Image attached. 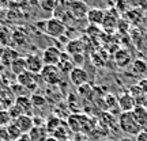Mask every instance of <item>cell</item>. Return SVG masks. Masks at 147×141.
I'll list each match as a JSON object with an SVG mask.
<instances>
[{"label": "cell", "mask_w": 147, "mask_h": 141, "mask_svg": "<svg viewBox=\"0 0 147 141\" xmlns=\"http://www.w3.org/2000/svg\"><path fill=\"white\" fill-rule=\"evenodd\" d=\"M41 8L45 11H53L55 10V5H56V1L55 0H41Z\"/></svg>", "instance_id": "cb8c5ba5"}, {"label": "cell", "mask_w": 147, "mask_h": 141, "mask_svg": "<svg viewBox=\"0 0 147 141\" xmlns=\"http://www.w3.org/2000/svg\"><path fill=\"white\" fill-rule=\"evenodd\" d=\"M135 141H147V130H142L136 136Z\"/></svg>", "instance_id": "484cf974"}, {"label": "cell", "mask_w": 147, "mask_h": 141, "mask_svg": "<svg viewBox=\"0 0 147 141\" xmlns=\"http://www.w3.org/2000/svg\"><path fill=\"white\" fill-rule=\"evenodd\" d=\"M15 126L19 129L22 134H27L29 132L32 130V128L34 126V122H33V117L32 115H19L18 118L12 121Z\"/></svg>", "instance_id": "8fae6325"}, {"label": "cell", "mask_w": 147, "mask_h": 141, "mask_svg": "<svg viewBox=\"0 0 147 141\" xmlns=\"http://www.w3.org/2000/svg\"><path fill=\"white\" fill-rule=\"evenodd\" d=\"M30 141H47L49 137V132L47 130L45 126H33L32 130L27 133Z\"/></svg>", "instance_id": "9a60e30c"}, {"label": "cell", "mask_w": 147, "mask_h": 141, "mask_svg": "<svg viewBox=\"0 0 147 141\" xmlns=\"http://www.w3.org/2000/svg\"><path fill=\"white\" fill-rule=\"evenodd\" d=\"M74 65H75V64L72 63L71 56L67 54V53H61V60H60V63H59V65H57V68L60 69V72L67 73V75H68V73L75 68Z\"/></svg>", "instance_id": "ac0fdd59"}, {"label": "cell", "mask_w": 147, "mask_h": 141, "mask_svg": "<svg viewBox=\"0 0 147 141\" xmlns=\"http://www.w3.org/2000/svg\"><path fill=\"white\" fill-rule=\"evenodd\" d=\"M119 128H120L121 132H124L128 136L136 137L142 132V128L136 122L132 111H129V113H121L120 117H119Z\"/></svg>", "instance_id": "6da1fadb"}, {"label": "cell", "mask_w": 147, "mask_h": 141, "mask_svg": "<svg viewBox=\"0 0 147 141\" xmlns=\"http://www.w3.org/2000/svg\"><path fill=\"white\" fill-rule=\"evenodd\" d=\"M115 60H116L117 67L125 68V67H128V65L131 64V53L128 52L127 49H120V50L116 52Z\"/></svg>", "instance_id": "e0dca14e"}, {"label": "cell", "mask_w": 147, "mask_h": 141, "mask_svg": "<svg viewBox=\"0 0 147 141\" xmlns=\"http://www.w3.org/2000/svg\"><path fill=\"white\" fill-rule=\"evenodd\" d=\"M16 82L19 86H22L23 88L26 90H36L37 87V79H36V75L32 72H23L22 75L16 76Z\"/></svg>", "instance_id": "9c48e42d"}, {"label": "cell", "mask_w": 147, "mask_h": 141, "mask_svg": "<svg viewBox=\"0 0 147 141\" xmlns=\"http://www.w3.org/2000/svg\"><path fill=\"white\" fill-rule=\"evenodd\" d=\"M30 100H32L33 107H37V109H40V107H42V106L47 105V100H45V98H44V96H40V95H36V94L30 98Z\"/></svg>", "instance_id": "603a6c76"}, {"label": "cell", "mask_w": 147, "mask_h": 141, "mask_svg": "<svg viewBox=\"0 0 147 141\" xmlns=\"http://www.w3.org/2000/svg\"><path fill=\"white\" fill-rule=\"evenodd\" d=\"M11 122H12V118H11L8 110H0V126L7 128Z\"/></svg>", "instance_id": "7402d4cb"}, {"label": "cell", "mask_w": 147, "mask_h": 141, "mask_svg": "<svg viewBox=\"0 0 147 141\" xmlns=\"http://www.w3.org/2000/svg\"><path fill=\"white\" fill-rule=\"evenodd\" d=\"M18 57H21L19 53L16 52L15 49H12V47L3 46L0 49V64H3L5 67H10Z\"/></svg>", "instance_id": "ba28073f"}, {"label": "cell", "mask_w": 147, "mask_h": 141, "mask_svg": "<svg viewBox=\"0 0 147 141\" xmlns=\"http://www.w3.org/2000/svg\"><path fill=\"white\" fill-rule=\"evenodd\" d=\"M61 124H63V121L60 120V118L55 117V115H51V117L45 121V128H47V130L49 132V133H53Z\"/></svg>", "instance_id": "ffe728a7"}, {"label": "cell", "mask_w": 147, "mask_h": 141, "mask_svg": "<svg viewBox=\"0 0 147 141\" xmlns=\"http://www.w3.org/2000/svg\"><path fill=\"white\" fill-rule=\"evenodd\" d=\"M10 69L15 76H19V75H22L23 72H26L27 67H26V60H25V57H18L16 58L15 61L10 65Z\"/></svg>", "instance_id": "d6986e66"}, {"label": "cell", "mask_w": 147, "mask_h": 141, "mask_svg": "<svg viewBox=\"0 0 147 141\" xmlns=\"http://www.w3.org/2000/svg\"><path fill=\"white\" fill-rule=\"evenodd\" d=\"M69 76V82L75 86V87H82L83 84H87L89 82V75L87 72L84 71L83 68H80V67H75V68L68 73Z\"/></svg>", "instance_id": "52a82bcc"}, {"label": "cell", "mask_w": 147, "mask_h": 141, "mask_svg": "<svg viewBox=\"0 0 147 141\" xmlns=\"http://www.w3.org/2000/svg\"><path fill=\"white\" fill-rule=\"evenodd\" d=\"M134 69L139 73H144L147 71V65L144 61H139V60H138V61L134 63Z\"/></svg>", "instance_id": "d4e9b609"}, {"label": "cell", "mask_w": 147, "mask_h": 141, "mask_svg": "<svg viewBox=\"0 0 147 141\" xmlns=\"http://www.w3.org/2000/svg\"><path fill=\"white\" fill-rule=\"evenodd\" d=\"M26 67L29 72L34 73V75H40L44 68V61H42V56L41 54H34V53H30L27 54L26 57Z\"/></svg>", "instance_id": "5b68a950"}, {"label": "cell", "mask_w": 147, "mask_h": 141, "mask_svg": "<svg viewBox=\"0 0 147 141\" xmlns=\"http://www.w3.org/2000/svg\"><path fill=\"white\" fill-rule=\"evenodd\" d=\"M42 61L44 65H59L61 60V52L56 46H49L42 52Z\"/></svg>", "instance_id": "8992f818"}, {"label": "cell", "mask_w": 147, "mask_h": 141, "mask_svg": "<svg viewBox=\"0 0 147 141\" xmlns=\"http://www.w3.org/2000/svg\"><path fill=\"white\" fill-rule=\"evenodd\" d=\"M7 136H8V140H11V141H15V140H18L19 137L22 136V133L19 132V129L15 126V124L14 122H11L10 125L7 126Z\"/></svg>", "instance_id": "44dd1931"}, {"label": "cell", "mask_w": 147, "mask_h": 141, "mask_svg": "<svg viewBox=\"0 0 147 141\" xmlns=\"http://www.w3.org/2000/svg\"><path fill=\"white\" fill-rule=\"evenodd\" d=\"M132 114L136 122L142 128V130H147V107L146 106H136L132 110Z\"/></svg>", "instance_id": "5bb4252c"}, {"label": "cell", "mask_w": 147, "mask_h": 141, "mask_svg": "<svg viewBox=\"0 0 147 141\" xmlns=\"http://www.w3.org/2000/svg\"><path fill=\"white\" fill-rule=\"evenodd\" d=\"M15 141H30V138H29V136L27 134H22L18 140H15Z\"/></svg>", "instance_id": "4316f807"}, {"label": "cell", "mask_w": 147, "mask_h": 141, "mask_svg": "<svg viewBox=\"0 0 147 141\" xmlns=\"http://www.w3.org/2000/svg\"><path fill=\"white\" fill-rule=\"evenodd\" d=\"M65 49H67V54L74 57V56H78V54H83L84 45L82 39H74V41H69L65 45Z\"/></svg>", "instance_id": "2e32d148"}, {"label": "cell", "mask_w": 147, "mask_h": 141, "mask_svg": "<svg viewBox=\"0 0 147 141\" xmlns=\"http://www.w3.org/2000/svg\"><path fill=\"white\" fill-rule=\"evenodd\" d=\"M14 106L16 107L21 115H30L33 109L32 100L29 96H16L14 100Z\"/></svg>", "instance_id": "7c38bea8"}, {"label": "cell", "mask_w": 147, "mask_h": 141, "mask_svg": "<svg viewBox=\"0 0 147 141\" xmlns=\"http://www.w3.org/2000/svg\"><path fill=\"white\" fill-rule=\"evenodd\" d=\"M47 141H59V140H57V138H55L53 136H49V137L47 138Z\"/></svg>", "instance_id": "f1b7e54d"}, {"label": "cell", "mask_w": 147, "mask_h": 141, "mask_svg": "<svg viewBox=\"0 0 147 141\" xmlns=\"http://www.w3.org/2000/svg\"><path fill=\"white\" fill-rule=\"evenodd\" d=\"M86 19L89 21L91 26H101L105 19V12L101 8H90L86 15Z\"/></svg>", "instance_id": "4fadbf2b"}, {"label": "cell", "mask_w": 147, "mask_h": 141, "mask_svg": "<svg viewBox=\"0 0 147 141\" xmlns=\"http://www.w3.org/2000/svg\"><path fill=\"white\" fill-rule=\"evenodd\" d=\"M40 76L49 86H57L61 82V72L57 65H44Z\"/></svg>", "instance_id": "3957f363"}, {"label": "cell", "mask_w": 147, "mask_h": 141, "mask_svg": "<svg viewBox=\"0 0 147 141\" xmlns=\"http://www.w3.org/2000/svg\"><path fill=\"white\" fill-rule=\"evenodd\" d=\"M117 106L120 107L123 113H129L136 107V103H135V99L131 96L129 92H124L117 98Z\"/></svg>", "instance_id": "30bf717a"}, {"label": "cell", "mask_w": 147, "mask_h": 141, "mask_svg": "<svg viewBox=\"0 0 147 141\" xmlns=\"http://www.w3.org/2000/svg\"><path fill=\"white\" fill-rule=\"evenodd\" d=\"M67 31V26L60 18H51L45 22V33L53 38H61Z\"/></svg>", "instance_id": "7a4b0ae2"}, {"label": "cell", "mask_w": 147, "mask_h": 141, "mask_svg": "<svg viewBox=\"0 0 147 141\" xmlns=\"http://www.w3.org/2000/svg\"><path fill=\"white\" fill-rule=\"evenodd\" d=\"M89 10L90 8L87 7V4L80 0H74V1L68 3V7H67V11L76 19H83L87 15Z\"/></svg>", "instance_id": "277c9868"}, {"label": "cell", "mask_w": 147, "mask_h": 141, "mask_svg": "<svg viewBox=\"0 0 147 141\" xmlns=\"http://www.w3.org/2000/svg\"><path fill=\"white\" fill-rule=\"evenodd\" d=\"M117 141H135V140H134V138H131V137L127 136V137H121V138H119Z\"/></svg>", "instance_id": "83f0119b"}]
</instances>
